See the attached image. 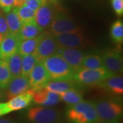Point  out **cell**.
Masks as SVG:
<instances>
[{
  "mask_svg": "<svg viewBox=\"0 0 123 123\" xmlns=\"http://www.w3.org/2000/svg\"><path fill=\"white\" fill-rule=\"evenodd\" d=\"M18 16L22 23L35 21L36 12L29 8L25 6H22L18 8H15Z\"/></svg>",
  "mask_w": 123,
  "mask_h": 123,
  "instance_id": "27",
  "label": "cell"
},
{
  "mask_svg": "<svg viewBox=\"0 0 123 123\" xmlns=\"http://www.w3.org/2000/svg\"><path fill=\"white\" fill-rule=\"evenodd\" d=\"M32 101L35 103L44 107H52L61 101L60 96L57 93L49 91L44 87L31 88Z\"/></svg>",
  "mask_w": 123,
  "mask_h": 123,
  "instance_id": "10",
  "label": "cell"
},
{
  "mask_svg": "<svg viewBox=\"0 0 123 123\" xmlns=\"http://www.w3.org/2000/svg\"><path fill=\"white\" fill-rule=\"evenodd\" d=\"M27 0H14V8H18L24 5Z\"/></svg>",
  "mask_w": 123,
  "mask_h": 123,
  "instance_id": "34",
  "label": "cell"
},
{
  "mask_svg": "<svg viewBox=\"0 0 123 123\" xmlns=\"http://www.w3.org/2000/svg\"><path fill=\"white\" fill-rule=\"evenodd\" d=\"M49 29L50 30V34L53 36L79 31L78 27L71 18L65 14L60 13H57Z\"/></svg>",
  "mask_w": 123,
  "mask_h": 123,
  "instance_id": "8",
  "label": "cell"
},
{
  "mask_svg": "<svg viewBox=\"0 0 123 123\" xmlns=\"http://www.w3.org/2000/svg\"><path fill=\"white\" fill-rule=\"evenodd\" d=\"M81 68L89 69H100L103 68L104 66L101 56L92 54L85 55L82 62Z\"/></svg>",
  "mask_w": 123,
  "mask_h": 123,
  "instance_id": "25",
  "label": "cell"
},
{
  "mask_svg": "<svg viewBox=\"0 0 123 123\" xmlns=\"http://www.w3.org/2000/svg\"><path fill=\"white\" fill-rule=\"evenodd\" d=\"M60 47L77 48L84 43V38L79 31L64 33L54 36Z\"/></svg>",
  "mask_w": 123,
  "mask_h": 123,
  "instance_id": "15",
  "label": "cell"
},
{
  "mask_svg": "<svg viewBox=\"0 0 123 123\" xmlns=\"http://www.w3.org/2000/svg\"><path fill=\"white\" fill-rule=\"evenodd\" d=\"M66 116L70 123H95L98 120L94 102L82 101L68 106Z\"/></svg>",
  "mask_w": 123,
  "mask_h": 123,
  "instance_id": "1",
  "label": "cell"
},
{
  "mask_svg": "<svg viewBox=\"0 0 123 123\" xmlns=\"http://www.w3.org/2000/svg\"><path fill=\"white\" fill-rule=\"evenodd\" d=\"M22 62H21V75L27 77L30 75L31 70L34 68L36 64L40 62L34 54L21 55Z\"/></svg>",
  "mask_w": 123,
  "mask_h": 123,
  "instance_id": "24",
  "label": "cell"
},
{
  "mask_svg": "<svg viewBox=\"0 0 123 123\" xmlns=\"http://www.w3.org/2000/svg\"><path fill=\"white\" fill-rule=\"evenodd\" d=\"M43 34L44 33L33 38L21 40L18 45V52L21 55L34 54L35 52L36 49L38 44V43Z\"/></svg>",
  "mask_w": 123,
  "mask_h": 123,
  "instance_id": "20",
  "label": "cell"
},
{
  "mask_svg": "<svg viewBox=\"0 0 123 123\" xmlns=\"http://www.w3.org/2000/svg\"><path fill=\"white\" fill-rule=\"evenodd\" d=\"M26 118L30 123H61L60 111L51 107L38 106L27 111Z\"/></svg>",
  "mask_w": 123,
  "mask_h": 123,
  "instance_id": "4",
  "label": "cell"
},
{
  "mask_svg": "<svg viewBox=\"0 0 123 123\" xmlns=\"http://www.w3.org/2000/svg\"><path fill=\"white\" fill-rule=\"evenodd\" d=\"M28 79L31 88L43 87L50 81L48 72L42 62L36 64L28 75Z\"/></svg>",
  "mask_w": 123,
  "mask_h": 123,
  "instance_id": "14",
  "label": "cell"
},
{
  "mask_svg": "<svg viewBox=\"0 0 123 123\" xmlns=\"http://www.w3.org/2000/svg\"><path fill=\"white\" fill-rule=\"evenodd\" d=\"M11 79L12 75L7 62L0 59V88L2 90L6 89Z\"/></svg>",
  "mask_w": 123,
  "mask_h": 123,
  "instance_id": "26",
  "label": "cell"
},
{
  "mask_svg": "<svg viewBox=\"0 0 123 123\" xmlns=\"http://www.w3.org/2000/svg\"><path fill=\"white\" fill-rule=\"evenodd\" d=\"M60 96L62 101L66 103L68 106L74 105L83 101L82 93L77 88L70 89L62 92L60 94Z\"/></svg>",
  "mask_w": 123,
  "mask_h": 123,
  "instance_id": "23",
  "label": "cell"
},
{
  "mask_svg": "<svg viewBox=\"0 0 123 123\" xmlns=\"http://www.w3.org/2000/svg\"><path fill=\"white\" fill-rule=\"evenodd\" d=\"M98 120L120 123L123 117V107L120 104L110 100L94 102Z\"/></svg>",
  "mask_w": 123,
  "mask_h": 123,
  "instance_id": "3",
  "label": "cell"
},
{
  "mask_svg": "<svg viewBox=\"0 0 123 123\" xmlns=\"http://www.w3.org/2000/svg\"><path fill=\"white\" fill-rule=\"evenodd\" d=\"M48 72L51 80L73 79L75 71L66 60L57 53L42 62Z\"/></svg>",
  "mask_w": 123,
  "mask_h": 123,
  "instance_id": "2",
  "label": "cell"
},
{
  "mask_svg": "<svg viewBox=\"0 0 123 123\" xmlns=\"http://www.w3.org/2000/svg\"><path fill=\"white\" fill-rule=\"evenodd\" d=\"M10 112L6 103H0V116L7 114Z\"/></svg>",
  "mask_w": 123,
  "mask_h": 123,
  "instance_id": "33",
  "label": "cell"
},
{
  "mask_svg": "<svg viewBox=\"0 0 123 123\" xmlns=\"http://www.w3.org/2000/svg\"><path fill=\"white\" fill-rule=\"evenodd\" d=\"M101 57L104 68L111 75L122 74L123 61L120 51L116 49H110L105 51Z\"/></svg>",
  "mask_w": 123,
  "mask_h": 123,
  "instance_id": "7",
  "label": "cell"
},
{
  "mask_svg": "<svg viewBox=\"0 0 123 123\" xmlns=\"http://www.w3.org/2000/svg\"><path fill=\"white\" fill-rule=\"evenodd\" d=\"M0 123H17L14 122L13 120L6 118H0Z\"/></svg>",
  "mask_w": 123,
  "mask_h": 123,
  "instance_id": "35",
  "label": "cell"
},
{
  "mask_svg": "<svg viewBox=\"0 0 123 123\" xmlns=\"http://www.w3.org/2000/svg\"><path fill=\"white\" fill-rule=\"evenodd\" d=\"M98 86L115 95H123V78L120 75H111L104 79Z\"/></svg>",
  "mask_w": 123,
  "mask_h": 123,
  "instance_id": "17",
  "label": "cell"
},
{
  "mask_svg": "<svg viewBox=\"0 0 123 123\" xmlns=\"http://www.w3.org/2000/svg\"><path fill=\"white\" fill-rule=\"evenodd\" d=\"M32 89L30 88L26 92L9 99L6 103L10 112L23 110L30 105L32 102Z\"/></svg>",
  "mask_w": 123,
  "mask_h": 123,
  "instance_id": "16",
  "label": "cell"
},
{
  "mask_svg": "<svg viewBox=\"0 0 123 123\" xmlns=\"http://www.w3.org/2000/svg\"><path fill=\"white\" fill-rule=\"evenodd\" d=\"M3 95H4V93H3V91H2V89L0 88V98L3 97Z\"/></svg>",
  "mask_w": 123,
  "mask_h": 123,
  "instance_id": "38",
  "label": "cell"
},
{
  "mask_svg": "<svg viewBox=\"0 0 123 123\" xmlns=\"http://www.w3.org/2000/svg\"><path fill=\"white\" fill-rule=\"evenodd\" d=\"M80 84L74 79L71 80H51L44 85L43 87L49 91L57 93L58 94L66 92L68 90L77 88Z\"/></svg>",
  "mask_w": 123,
  "mask_h": 123,
  "instance_id": "18",
  "label": "cell"
},
{
  "mask_svg": "<svg viewBox=\"0 0 123 123\" xmlns=\"http://www.w3.org/2000/svg\"><path fill=\"white\" fill-rule=\"evenodd\" d=\"M2 38H3V36L0 34V44H1V40H2Z\"/></svg>",
  "mask_w": 123,
  "mask_h": 123,
  "instance_id": "39",
  "label": "cell"
},
{
  "mask_svg": "<svg viewBox=\"0 0 123 123\" xmlns=\"http://www.w3.org/2000/svg\"><path fill=\"white\" fill-rule=\"evenodd\" d=\"M53 3L47 2L36 11L35 21L43 30L49 29L58 12Z\"/></svg>",
  "mask_w": 123,
  "mask_h": 123,
  "instance_id": "9",
  "label": "cell"
},
{
  "mask_svg": "<svg viewBox=\"0 0 123 123\" xmlns=\"http://www.w3.org/2000/svg\"><path fill=\"white\" fill-rule=\"evenodd\" d=\"M111 36L117 44H121L123 41V23L122 21H115L111 27Z\"/></svg>",
  "mask_w": 123,
  "mask_h": 123,
  "instance_id": "28",
  "label": "cell"
},
{
  "mask_svg": "<svg viewBox=\"0 0 123 123\" xmlns=\"http://www.w3.org/2000/svg\"><path fill=\"white\" fill-rule=\"evenodd\" d=\"M59 47L54 36L44 33L34 54L38 58V61L43 62L46 58L57 53Z\"/></svg>",
  "mask_w": 123,
  "mask_h": 123,
  "instance_id": "6",
  "label": "cell"
},
{
  "mask_svg": "<svg viewBox=\"0 0 123 123\" xmlns=\"http://www.w3.org/2000/svg\"><path fill=\"white\" fill-rule=\"evenodd\" d=\"M8 66L12 77L21 75V62L22 56L18 52L15 53L5 60Z\"/></svg>",
  "mask_w": 123,
  "mask_h": 123,
  "instance_id": "22",
  "label": "cell"
},
{
  "mask_svg": "<svg viewBox=\"0 0 123 123\" xmlns=\"http://www.w3.org/2000/svg\"><path fill=\"white\" fill-rule=\"evenodd\" d=\"M56 53L66 60L75 73L81 68L82 62L85 57V54L80 49L77 48L59 47Z\"/></svg>",
  "mask_w": 123,
  "mask_h": 123,
  "instance_id": "11",
  "label": "cell"
},
{
  "mask_svg": "<svg viewBox=\"0 0 123 123\" xmlns=\"http://www.w3.org/2000/svg\"><path fill=\"white\" fill-rule=\"evenodd\" d=\"M30 85L27 77L20 75L12 77L6 88V94L7 98L10 99L12 97L26 92L30 89Z\"/></svg>",
  "mask_w": 123,
  "mask_h": 123,
  "instance_id": "13",
  "label": "cell"
},
{
  "mask_svg": "<svg viewBox=\"0 0 123 123\" xmlns=\"http://www.w3.org/2000/svg\"><path fill=\"white\" fill-rule=\"evenodd\" d=\"M44 32V30L40 27L36 21L22 23V26L18 35L21 40L30 39L38 36Z\"/></svg>",
  "mask_w": 123,
  "mask_h": 123,
  "instance_id": "19",
  "label": "cell"
},
{
  "mask_svg": "<svg viewBox=\"0 0 123 123\" xmlns=\"http://www.w3.org/2000/svg\"><path fill=\"white\" fill-rule=\"evenodd\" d=\"M14 0H0V7L4 11L8 12L14 8Z\"/></svg>",
  "mask_w": 123,
  "mask_h": 123,
  "instance_id": "32",
  "label": "cell"
},
{
  "mask_svg": "<svg viewBox=\"0 0 123 123\" xmlns=\"http://www.w3.org/2000/svg\"><path fill=\"white\" fill-rule=\"evenodd\" d=\"M110 123V122H106V121H101V120H98L97 123Z\"/></svg>",
  "mask_w": 123,
  "mask_h": 123,
  "instance_id": "36",
  "label": "cell"
},
{
  "mask_svg": "<svg viewBox=\"0 0 123 123\" xmlns=\"http://www.w3.org/2000/svg\"><path fill=\"white\" fill-rule=\"evenodd\" d=\"M111 3L115 12L118 16H122L123 14V0H111Z\"/></svg>",
  "mask_w": 123,
  "mask_h": 123,
  "instance_id": "30",
  "label": "cell"
},
{
  "mask_svg": "<svg viewBox=\"0 0 123 123\" xmlns=\"http://www.w3.org/2000/svg\"><path fill=\"white\" fill-rule=\"evenodd\" d=\"M111 75L105 68L100 69L81 68L75 72L73 75V79L80 84L87 86H98L104 79L110 77Z\"/></svg>",
  "mask_w": 123,
  "mask_h": 123,
  "instance_id": "5",
  "label": "cell"
},
{
  "mask_svg": "<svg viewBox=\"0 0 123 123\" xmlns=\"http://www.w3.org/2000/svg\"><path fill=\"white\" fill-rule=\"evenodd\" d=\"M10 33L6 18L3 14H0V34L3 37Z\"/></svg>",
  "mask_w": 123,
  "mask_h": 123,
  "instance_id": "31",
  "label": "cell"
},
{
  "mask_svg": "<svg viewBox=\"0 0 123 123\" xmlns=\"http://www.w3.org/2000/svg\"><path fill=\"white\" fill-rule=\"evenodd\" d=\"M0 59H1V58H0Z\"/></svg>",
  "mask_w": 123,
  "mask_h": 123,
  "instance_id": "40",
  "label": "cell"
},
{
  "mask_svg": "<svg viewBox=\"0 0 123 123\" xmlns=\"http://www.w3.org/2000/svg\"><path fill=\"white\" fill-rule=\"evenodd\" d=\"M5 18L7 22L10 33L18 34L22 26V22L21 21L18 16L16 8H13L10 12H6Z\"/></svg>",
  "mask_w": 123,
  "mask_h": 123,
  "instance_id": "21",
  "label": "cell"
},
{
  "mask_svg": "<svg viewBox=\"0 0 123 123\" xmlns=\"http://www.w3.org/2000/svg\"><path fill=\"white\" fill-rule=\"evenodd\" d=\"M21 40L18 34L9 33L3 37L0 44V58L5 60L18 52V45Z\"/></svg>",
  "mask_w": 123,
  "mask_h": 123,
  "instance_id": "12",
  "label": "cell"
},
{
  "mask_svg": "<svg viewBox=\"0 0 123 123\" xmlns=\"http://www.w3.org/2000/svg\"><path fill=\"white\" fill-rule=\"evenodd\" d=\"M47 1H48V2H51V3H53V4H55L56 1H57V0H46Z\"/></svg>",
  "mask_w": 123,
  "mask_h": 123,
  "instance_id": "37",
  "label": "cell"
},
{
  "mask_svg": "<svg viewBox=\"0 0 123 123\" xmlns=\"http://www.w3.org/2000/svg\"><path fill=\"white\" fill-rule=\"evenodd\" d=\"M47 2L48 1H47L46 0H27L23 6H25L36 12L42 5Z\"/></svg>",
  "mask_w": 123,
  "mask_h": 123,
  "instance_id": "29",
  "label": "cell"
}]
</instances>
